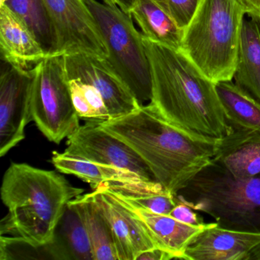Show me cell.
<instances>
[{"mask_svg": "<svg viewBox=\"0 0 260 260\" xmlns=\"http://www.w3.org/2000/svg\"><path fill=\"white\" fill-rule=\"evenodd\" d=\"M99 124L136 151L155 180L175 196L214 162L222 142L169 122L151 103Z\"/></svg>", "mask_w": 260, "mask_h": 260, "instance_id": "1", "label": "cell"}, {"mask_svg": "<svg viewBox=\"0 0 260 260\" xmlns=\"http://www.w3.org/2000/svg\"><path fill=\"white\" fill-rule=\"evenodd\" d=\"M152 79L151 103L169 122L188 132L223 139L233 131L216 90L179 50L143 37Z\"/></svg>", "mask_w": 260, "mask_h": 260, "instance_id": "2", "label": "cell"}, {"mask_svg": "<svg viewBox=\"0 0 260 260\" xmlns=\"http://www.w3.org/2000/svg\"><path fill=\"white\" fill-rule=\"evenodd\" d=\"M83 192L54 170L12 162L1 186L9 210L1 220V235L19 236L36 245L51 243L68 203Z\"/></svg>", "mask_w": 260, "mask_h": 260, "instance_id": "3", "label": "cell"}, {"mask_svg": "<svg viewBox=\"0 0 260 260\" xmlns=\"http://www.w3.org/2000/svg\"><path fill=\"white\" fill-rule=\"evenodd\" d=\"M246 10L240 0H200L179 51L214 83L232 81Z\"/></svg>", "mask_w": 260, "mask_h": 260, "instance_id": "4", "label": "cell"}, {"mask_svg": "<svg viewBox=\"0 0 260 260\" xmlns=\"http://www.w3.org/2000/svg\"><path fill=\"white\" fill-rule=\"evenodd\" d=\"M180 192L191 208L222 228L260 232V176L236 177L214 162Z\"/></svg>", "mask_w": 260, "mask_h": 260, "instance_id": "5", "label": "cell"}, {"mask_svg": "<svg viewBox=\"0 0 260 260\" xmlns=\"http://www.w3.org/2000/svg\"><path fill=\"white\" fill-rule=\"evenodd\" d=\"M109 51L108 61L141 105L152 99L150 63L143 36L128 13L97 0H84Z\"/></svg>", "mask_w": 260, "mask_h": 260, "instance_id": "6", "label": "cell"}, {"mask_svg": "<svg viewBox=\"0 0 260 260\" xmlns=\"http://www.w3.org/2000/svg\"><path fill=\"white\" fill-rule=\"evenodd\" d=\"M32 121L48 141L60 144L80 127L63 55L48 56L31 68Z\"/></svg>", "mask_w": 260, "mask_h": 260, "instance_id": "7", "label": "cell"}, {"mask_svg": "<svg viewBox=\"0 0 260 260\" xmlns=\"http://www.w3.org/2000/svg\"><path fill=\"white\" fill-rule=\"evenodd\" d=\"M54 37L52 56L86 54L108 58L109 51L84 0H44Z\"/></svg>", "mask_w": 260, "mask_h": 260, "instance_id": "8", "label": "cell"}, {"mask_svg": "<svg viewBox=\"0 0 260 260\" xmlns=\"http://www.w3.org/2000/svg\"><path fill=\"white\" fill-rule=\"evenodd\" d=\"M67 146L65 153L128 172L145 182H156L136 151L96 123L80 125L68 137Z\"/></svg>", "mask_w": 260, "mask_h": 260, "instance_id": "9", "label": "cell"}, {"mask_svg": "<svg viewBox=\"0 0 260 260\" xmlns=\"http://www.w3.org/2000/svg\"><path fill=\"white\" fill-rule=\"evenodd\" d=\"M0 77V156H5L25 138L32 121L31 69L8 63Z\"/></svg>", "mask_w": 260, "mask_h": 260, "instance_id": "10", "label": "cell"}, {"mask_svg": "<svg viewBox=\"0 0 260 260\" xmlns=\"http://www.w3.org/2000/svg\"><path fill=\"white\" fill-rule=\"evenodd\" d=\"M67 78L93 86L103 96L111 120L137 110L141 103L115 72L107 59L86 54L63 55Z\"/></svg>", "mask_w": 260, "mask_h": 260, "instance_id": "11", "label": "cell"}, {"mask_svg": "<svg viewBox=\"0 0 260 260\" xmlns=\"http://www.w3.org/2000/svg\"><path fill=\"white\" fill-rule=\"evenodd\" d=\"M90 193L110 226L118 260H137L142 252L157 248L144 223L123 199L105 185Z\"/></svg>", "mask_w": 260, "mask_h": 260, "instance_id": "12", "label": "cell"}, {"mask_svg": "<svg viewBox=\"0 0 260 260\" xmlns=\"http://www.w3.org/2000/svg\"><path fill=\"white\" fill-rule=\"evenodd\" d=\"M260 243L258 231L228 229L216 223L201 233L187 248V260H248Z\"/></svg>", "mask_w": 260, "mask_h": 260, "instance_id": "13", "label": "cell"}, {"mask_svg": "<svg viewBox=\"0 0 260 260\" xmlns=\"http://www.w3.org/2000/svg\"><path fill=\"white\" fill-rule=\"evenodd\" d=\"M0 46L7 63L29 70L48 57L28 26L6 5L0 6Z\"/></svg>", "mask_w": 260, "mask_h": 260, "instance_id": "14", "label": "cell"}, {"mask_svg": "<svg viewBox=\"0 0 260 260\" xmlns=\"http://www.w3.org/2000/svg\"><path fill=\"white\" fill-rule=\"evenodd\" d=\"M127 204L144 223L156 247L165 251L171 255L173 259H185L187 248L193 240L207 228L217 223L215 222L199 225L188 224L170 215L156 214Z\"/></svg>", "mask_w": 260, "mask_h": 260, "instance_id": "15", "label": "cell"}, {"mask_svg": "<svg viewBox=\"0 0 260 260\" xmlns=\"http://www.w3.org/2000/svg\"><path fill=\"white\" fill-rule=\"evenodd\" d=\"M214 162L236 177L260 176V133L233 129Z\"/></svg>", "mask_w": 260, "mask_h": 260, "instance_id": "16", "label": "cell"}, {"mask_svg": "<svg viewBox=\"0 0 260 260\" xmlns=\"http://www.w3.org/2000/svg\"><path fill=\"white\" fill-rule=\"evenodd\" d=\"M234 79L237 86L260 103V22L255 19L243 22Z\"/></svg>", "mask_w": 260, "mask_h": 260, "instance_id": "17", "label": "cell"}, {"mask_svg": "<svg viewBox=\"0 0 260 260\" xmlns=\"http://www.w3.org/2000/svg\"><path fill=\"white\" fill-rule=\"evenodd\" d=\"M128 14L141 28L143 37L175 49H180L183 30L154 0H136Z\"/></svg>", "mask_w": 260, "mask_h": 260, "instance_id": "18", "label": "cell"}, {"mask_svg": "<svg viewBox=\"0 0 260 260\" xmlns=\"http://www.w3.org/2000/svg\"><path fill=\"white\" fill-rule=\"evenodd\" d=\"M51 162L57 171L77 176L89 184L93 190L104 184L143 181L138 176L128 172L110 166L97 164L65 152H53Z\"/></svg>", "mask_w": 260, "mask_h": 260, "instance_id": "19", "label": "cell"}, {"mask_svg": "<svg viewBox=\"0 0 260 260\" xmlns=\"http://www.w3.org/2000/svg\"><path fill=\"white\" fill-rule=\"evenodd\" d=\"M87 231L94 260H118L110 226L99 209L91 193L82 194L69 202Z\"/></svg>", "mask_w": 260, "mask_h": 260, "instance_id": "20", "label": "cell"}, {"mask_svg": "<svg viewBox=\"0 0 260 260\" xmlns=\"http://www.w3.org/2000/svg\"><path fill=\"white\" fill-rule=\"evenodd\" d=\"M225 116L234 130L260 133V103L232 81L216 83Z\"/></svg>", "mask_w": 260, "mask_h": 260, "instance_id": "21", "label": "cell"}, {"mask_svg": "<svg viewBox=\"0 0 260 260\" xmlns=\"http://www.w3.org/2000/svg\"><path fill=\"white\" fill-rule=\"evenodd\" d=\"M52 241L59 260H94L86 228L69 203L57 224Z\"/></svg>", "mask_w": 260, "mask_h": 260, "instance_id": "22", "label": "cell"}, {"mask_svg": "<svg viewBox=\"0 0 260 260\" xmlns=\"http://www.w3.org/2000/svg\"><path fill=\"white\" fill-rule=\"evenodd\" d=\"M121 199L138 208L169 215L176 205V196L167 191L159 182H114L104 184Z\"/></svg>", "mask_w": 260, "mask_h": 260, "instance_id": "23", "label": "cell"}, {"mask_svg": "<svg viewBox=\"0 0 260 260\" xmlns=\"http://www.w3.org/2000/svg\"><path fill=\"white\" fill-rule=\"evenodd\" d=\"M36 36L48 56H52L54 37L52 25L44 0H3Z\"/></svg>", "mask_w": 260, "mask_h": 260, "instance_id": "24", "label": "cell"}, {"mask_svg": "<svg viewBox=\"0 0 260 260\" xmlns=\"http://www.w3.org/2000/svg\"><path fill=\"white\" fill-rule=\"evenodd\" d=\"M67 79L74 106L80 119L96 124L110 121L106 103L101 94L93 86L78 79Z\"/></svg>", "mask_w": 260, "mask_h": 260, "instance_id": "25", "label": "cell"}, {"mask_svg": "<svg viewBox=\"0 0 260 260\" xmlns=\"http://www.w3.org/2000/svg\"><path fill=\"white\" fill-rule=\"evenodd\" d=\"M0 259H57L52 241L36 245L19 236L0 237Z\"/></svg>", "mask_w": 260, "mask_h": 260, "instance_id": "26", "label": "cell"}, {"mask_svg": "<svg viewBox=\"0 0 260 260\" xmlns=\"http://www.w3.org/2000/svg\"><path fill=\"white\" fill-rule=\"evenodd\" d=\"M175 23L184 30L194 16L200 0H154Z\"/></svg>", "mask_w": 260, "mask_h": 260, "instance_id": "27", "label": "cell"}, {"mask_svg": "<svg viewBox=\"0 0 260 260\" xmlns=\"http://www.w3.org/2000/svg\"><path fill=\"white\" fill-rule=\"evenodd\" d=\"M196 210L191 208L180 196H176V205L169 215L176 220L191 225H199L204 223L196 213Z\"/></svg>", "mask_w": 260, "mask_h": 260, "instance_id": "28", "label": "cell"}, {"mask_svg": "<svg viewBox=\"0 0 260 260\" xmlns=\"http://www.w3.org/2000/svg\"><path fill=\"white\" fill-rule=\"evenodd\" d=\"M173 259L171 255H169L165 251L154 248L142 252L137 260H170Z\"/></svg>", "mask_w": 260, "mask_h": 260, "instance_id": "29", "label": "cell"}, {"mask_svg": "<svg viewBox=\"0 0 260 260\" xmlns=\"http://www.w3.org/2000/svg\"><path fill=\"white\" fill-rule=\"evenodd\" d=\"M251 19L260 21V0H240Z\"/></svg>", "mask_w": 260, "mask_h": 260, "instance_id": "30", "label": "cell"}, {"mask_svg": "<svg viewBox=\"0 0 260 260\" xmlns=\"http://www.w3.org/2000/svg\"><path fill=\"white\" fill-rule=\"evenodd\" d=\"M136 0H116L117 5L122 11L128 13Z\"/></svg>", "mask_w": 260, "mask_h": 260, "instance_id": "31", "label": "cell"}, {"mask_svg": "<svg viewBox=\"0 0 260 260\" xmlns=\"http://www.w3.org/2000/svg\"><path fill=\"white\" fill-rule=\"evenodd\" d=\"M248 260H260V243L251 251Z\"/></svg>", "mask_w": 260, "mask_h": 260, "instance_id": "32", "label": "cell"}, {"mask_svg": "<svg viewBox=\"0 0 260 260\" xmlns=\"http://www.w3.org/2000/svg\"><path fill=\"white\" fill-rule=\"evenodd\" d=\"M104 4L107 5L111 6V7H118L117 5L116 0H102Z\"/></svg>", "mask_w": 260, "mask_h": 260, "instance_id": "33", "label": "cell"}, {"mask_svg": "<svg viewBox=\"0 0 260 260\" xmlns=\"http://www.w3.org/2000/svg\"><path fill=\"white\" fill-rule=\"evenodd\" d=\"M258 22H260V21H258Z\"/></svg>", "mask_w": 260, "mask_h": 260, "instance_id": "34", "label": "cell"}]
</instances>
